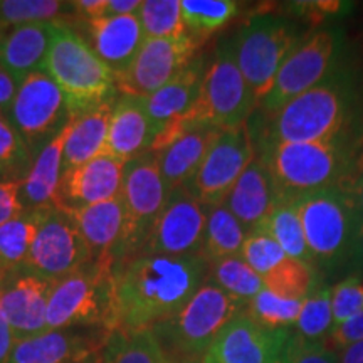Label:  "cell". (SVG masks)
Listing matches in <instances>:
<instances>
[{
    "instance_id": "cell-33",
    "label": "cell",
    "mask_w": 363,
    "mask_h": 363,
    "mask_svg": "<svg viewBox=\"0 0 363 363\" xmlns=\"http://www.w3.org/2000/svg\"><path fill=\"white\" fill-rule=\"evenodd\" d=\"M106 363H160L163 352L152 328L115 330L103 347Z\"/></svg>"
},
{
    "instance_id": "cell-23",
    "label": "cell",
    "mask_w": 363,
    "mask_h": 363,
    "mask_svg": "<svg viewBox=\"0 0 363 363\" xmlns=\"http://www.w3.org/2000/svg\"><path fill=\"white\" fill-rule=\"evenodd\" d=\"M155 142V130L145 110L143 98L120 94L113 104L104 153L128 163L145 155Z\"/></svg>"
},
{
    "instance_id": "cell-5",
    "label": "cell",
    "mask_w": 363,
    "mask_h": 363,
    "mask_svg": "<svg viewBox=\"0 0 363 363\" xmlns=\"http://www.w3.org/2000/svg\"><path fill=\"white\" fill-rule=\"evenodd\" d=\"M65 328L118 330L113 261H89L52 284L45 331Z\"/></svg>"
},
{
    "instance_id": "cell-37",
    "label": "cell",
    "mask_w": 363,
    "mask_h": 363,
    "mask_svg": "<svg viewBox=\"0 0 363 363\" xmlns=\"http://www.w3.org/2000/svg\"><path fill=\"white\" fill-rule=\"evenodd\" d=\"M264 289L286 299H305L320 283L316 267L288 257L262 278Z\"/></svg>"
},
{
    "instance_id": "cell-9",
    "label": "cell",
    "mask_w": 363,
    "mask_h": 363,
    "mask_svg": "<svg viewBox=\"0 0 363 363\" xmlns=\"http://www.w3.org/2000/svg\"><path fill=\"white\" fill-rule=\"evenodd\" d=\"M229 43L235 65L259 104L274 84L284 59L296 48L299 35L296 27L283 17L259 16L240 26Z\"/></svg>"
},
{
    "instance_id": "cell-34",
    "label": "cell",
    "mask_w": 363,
    "mask_h": 363,
    "mask_svg": "<svg viewBox=\"0 0 363 363\" xmlns=\"http://www.w3.org/2000/svg\"><path fill=\"white\" fill-rule=\"evenodd\" d=\"M207 283L216 284L222 291L246 305L264 289L261 276L240 256L225 257L208 264Z\"/></svg>"
},
{
    "instance_id": "cell-53",
    "label": "cell",
    "mask_w": 363,
    "mask_h": 363,
    "mask_svg": "<svg viewBox=\"0 0 363 363\" xmlns=\"http://www.w3.org/2000/svg\"><path fill=\"white\" fill-rule=\"evenodd\" d=\"M76 363H106L104 362V355H103V348H99L96 352H91L89 355H86L78 360Z\"/></svg>"
},
{
    "instance_id": "cell-41",
    "label": "cell",
    "mask_w": 363,
    "mask_h": 363,
    "mask_svg": "<svg viewBox=\"0 0 363 363\" xmlns=\"http://www.w3.org/2000/svg\"><path fill=\"white\" fill-rule=\"evenodd\" d=\"M34 163L29 148L7 118L0 115V180L22 182Z\"/></svg>"
},
{
    "instance_id": "cell-8",
    "label": "cell",
    "mask_w": 363,
    "mask_h": 363,
    "mask_svg": "<svg viewBox=\"0 0 363 363\" xmlns=\"http://www.w3.org/2000/svg\"><path fill=\"white\" fill-rule=\"evenodd\" d=\"M256 108L257 101L235 65L229 39H222L207 65L201 94L185 123L208 125L219 130L238 128L247 123Z\"/></svg>"
},
{
    "instance_id": "cell-4",
    "label": "cell",
    "mask_w": 363,
    "mask_h": 363,
    "mask_svg": "<svg viewBox=\"0 0 363 363\" xmlns=\"http://www.w3.org/2000/svg\"><path fill=\"white\" fill-rule=\"evenodd\" d=\"M44 72L62 91L72 118L120 96L115 72L65 21H57Z\"/></svg>"
},
{
    "instance_id": "cell-50",
    "label": "cell",
    "mask_w": 363,
    "mask_h": 363,
    "mask_svg": "<svg viewBox=\"0 0 363 363\" xmlns=\"http://www.w3.org/2000/svg\"><path fill=\"white\" fill-rule=\"evenodd\" d=\"M13 345H16V338H13L12 328L6 315H4L2 308H0V363H9Z\"/></svg>"
},
{
    "instance_id": "cell-48",
    "label": "cell",
    "mask_w": 363,
    "mask_h": 363,
    "mask_svg": "<svg viewBox=\"0 0 363 363\" xmlns=\"http://www.w3.org/2000/svg\"><path fill=\"white\" fill-rule=\"evenodd\" d=\"M340 189L345 190V194L350 197L357 214L360 216V219L363 222V170L358 169L350 179H347L342 185H340Z\"/></svg>"
},
{
    "instance_id": "cell-24",
    "label": "cell",
    "mask_w": 363,
    "mask_h": 363,
    "mask_svg": "<svg viewBox=\"0 0 363 363\" xmlns=\"http://www.w3.org/2000/svg\"><path fill=\"white\" fill-rule=\"evenodd\" d=\"M89 34V45L99 59L115 72L116 79L126 74L131 62L145 43V34L136 16L99 17L86 21Z\"/></svg>"
},
{
    "instance_id": "cell-31",
    "label": "cell",
    "mask_w": 363,
    "mask_h": 363,
    "mask_svg": "<svg viewBox=\"0 0 363 363\" xmlns=\"http://www.w3.org/2000/svg\"><path fill=\"white\" fill-rule=\"evenodd\" d=\"M246 238L247 230L230 214L224 203L208 208L201 256L208 264L225 259V257L240 256V249H242Z\"/></svg>"
},
{
    "instance_id": "cell-27",
    "label": "cell",
    "mask_w": 363,
    "mask_h": 363,
    "mask_svg": "<svg viewBox=\"0 0 363 363\" xmlns=\"http://www.w3.org/2000/svg\"><path fill=\"white\" fill-rule=\"evenodd\" d=\"M220 131L208 125L189 126L170 145L160 152H153L157 153L158 165L169 192L185 187L194 179Z\"/></svg>"
},
{
    "instance_id": "cell-11",
    "label": "cell",
    "mask_w": 363,
    "mask_h": 363,
    "mask_svg": "<svg viewBox=\"0 0 363 363\" xmlns=\"http://www.w3.org/2000/svg\"><path fill=\"white\" fill-rule=\"evenodd\" d=\"M6 118L34 158L72 120L65 94L44 71L22 81Z\"/></svg>"
},
{
    "instance_id": "cell-15",
    "label": "cell",
    "mask_w": 363,
    "mask_h": 363,
    "mask_svg": "<svg viewBox=\"0 0 363 363\" xmlns=\"http://www.w3.org/2000/svg\"><path fill=\"white\" fill-rule=\"evenodd\" d=\"M91 261L88 246L69 214L51 207L21 271L57 283Z\"/></svg>"
},
{
    "instance_id": "cell-45",
    "label": "cell",
    "mask_w": 363,
    "mask_h": 363,
    "mask_svg": "<svg viewBox=\"0 0 363 363\" xmlns=\"http://www.w3.org/2000/svg\"><path fill=\"white\" fill-rule=\"evenodd\" d=\"M358 342H363V311L348 318L343 323L333 325L326 345L331 350H345Z\"/></svg>"
},
{
    "instance_id": "cell-52",
    "label": "cell",
    "mask_w": 363,
    "mask_h": 363,
    "mask_svg": "<svg viewBox=\"0 0 363 363\" xmlns=\"http://www.w3.org/2000/svg\"><path fill=\"white\" fill-rule=\"evenodd\" d=\"M340 363H363V342H358L342 350Z\"/></svg>"
},
{
    "instance_id": "cell-55",
    "label": "cell",
    "mask_w": 363,
    "mask_h": 363,
    "mask_svg": "<svg viewBox=\"0 0 363 363\" xmlns=\"http://www.w3.org/2000/svg\"><path fill=\"white\" fill-rule=\"evenodd\" d=\"M160 363H172V362H170L169 358H167L165 355H163V357H162V360H160Z\"/></svg>"
},
{
    "instance_id": "cell-35",
    "label": "cell",
    "mask_w": 363,
    "mask_h": 363,
    "mask_svg": "<svg viewBox=\"0 0 363 363\" xmlns=\"http://www.w3.org/2000/svg\"><path fill=\"white\" fill-rule=\"evenodd\" d=\"M180 6L185 29L199 44L239 12V4L234 0H180Z\"/></svg>"
},
{
    "instance_id": "cell-29",
    "label": "cell",
    "mask_w": 363,
    "mask_h": 363,
    "mask_svg": "<svg viewBox=\"0 0 363 363\" xmlns=\"http://www.w3.org/2000/svg\"><path fill=\"white\" fill-rule=\"evenodd\" d=\"M115 101L99 104L83 115L72 118L62 155V174L103 155Z\"/></svg>"
},
{
    "instance_id": "cell-13",
    "label": "cell",
    "mask_w": 363,
    "mask_h": 363,
    "mask_svg": "<svg viewBox=\"0 0 363 363\" xmlns=\"http://www.w3.org/2000/svg\"><path fill=\"white\" fill-rule=\"evenodd\" d=\"M256 155L247 123L238 128L222 130L208 148L197 174L185 187L206 207L222 206Z\"/></svg>"
},
{
    "instance_id": "cell-20",
    "label": "cell",
    "mask_w": 363,
    "mask_h": 363,
    "mask_svg": "<svg viewBox=\"0 0 363 363\" xmlns=\"http://www.w3.org/2000/svg\"><path fill=\"white\" fill-rule=\"evenodd\" d=\"M126 163L106 153L62 174L59 189L61 208H83L120 197Z\"/></svg>"
},
{
    "instance_id": "cell-40",
    "label": "cell",
    "mask_w": 363,
    "mask_h": 363,
    "mask_svg": "<svg viewBox=\"0 0 363 363\" xmlns=\"http://www.w3.org/2000/svg\"><path fill=\"white\" fill-rule=\"evenodd\" d=\"M305 299H286L262 289L246 305V315L266 328L288 330L296 323Z\"/></svg>"
},
{
    "instance_id": "cell-51",
    "label": "cell",
    "mask_w": 363,
    "mask_h": 363,
    "mask_svg": "<svg viewBox=\"0 0 363 363\" xmlns=\"http://www.w3.org/2000/svg\"><path fill=\"white\" fill-rule=\"evenodd\" d=\"M142 7L140 0H108L106 12L104 16L118 17V16H136Z\"/></svg>"
},
{
    "instance_id": "cell-19",
    "label": "cell",
    "mask_w": 363,
    "mask_h": 363,
    "mask_svg": "<svg viewBox=\"0 0 363 363\" xmlns=\"http://www.w3.org/2000/svg\"><path fill=\"white\" fill-rule=\"evenodd\" d=\"M52 284L26 271L11 272L0 279V308L16 342L45 331L48 299Z\"/></svg>"
},
{
    "instance_id": "cell-39",
    "label": "cell",
    "mask_w": 363,
    "mask_h": 363,
    "mask_svg": "<svg viewBox=\"0 0 363 363\" xmlns=\"http://www.w3.org/2000/svg\"><path fill=\"white\" fill-rule=\"evenodd\" d=\"M145 39H174L187 35L180 0H147L138 11Z\"/></svg>"
},
{
    "instance_id": "cell-1",
    "label": "cell",
    "mask_w": 363,
    "mask_h": 363,
    "mask_svg": "<svg viewBox=\"0 0 363 363\" xmlns=\"http://www.w3.org/2000/svg\"><path fill=\"white\" fill-rule=\"evenodd\" d=\"M208 262L192 256H133L113 266L118 330L153 328L206 284Z\"/></svg>"
},
{
    "instance_id": "cell-28",
    "label": "cell",
    "mask_w": 363,
    "mask_h": 363,
    "mask_svg": "<svg viewBox=\"0 0 363 363\" xmlns=\"http://www.w3.org/2000/svg\"><path fill=\"white\" fill-rule=\"evenodd\" d=\"M69 130L71 123L34 158L29 174L21 182V202L24 208L57 207L62 179V155Z\"/></svg>"
},
{
    "instance_id": "cell-43",
    "label": "cell",
    "mask_w": 363,
    "mask_h": 363,
    "mask_svg": "<svg viewBox=\"0 0 363 363\" xmlns=\"http://www.w3.org/2000/svg\"><path fill=\"white\" fill-rule=\"evenodd\" d=\"M333 325L343 323L348 318L363 311V278L348 276L331 288Z\"/></svg>"
},
{
    "instance_id": "cell-49",
    "label": "cell",
    "mask_w": 363,
    "mask_h": 363,
    "mask_svg": "<svg viewBox=\"0 0 363 363\" xmlns=\"http://www.w3.org/2000/svg\"><path fill=\"white\" fill-rule=\"evenodd\" d=\"M108 0H76L71 2L74 9V16L79 17V21H94L99 17H104L106 12Z\"/></svg>"
},
{
    "instance_id": "cell-6",
    "label": "cell",
    "mask_w": 363,
    "mask_h": 363,
    "mask_svg": "<svg viewBox=\"0 0 363 363\" xmlns=\"http://www.w3.org/2000/svg\"><path fill=\"white\" fill-rule=\"evenodd\" d=\"M299 220L318 271L353 262L363 222L345 190L331 187L296 199Z\"/></svg>"
},
{
    "instance_id": "cell-21",
    "label": "cell",
    "mask_w": 363,
    "mask_h": 363,
    "mask_svg": "<svg viewBox=\"0 0 363 363\" xmlns=\"http://www.w3.org/2000/svg\"><path fill=\"white\" fill-rule=\"evenodd\" d=\"M110 331L103 328L51 330L13 345L9 363H76L104 347Z\"/></svg>"
},
{
    "instance_id": "cell-54",
    "label": "cell",
    "mask_w": 363,
    "mask_h": 363,
    "mask_svg": "<svg viewBox=\"0 0 363 363\" xmlns=\"http://www.w3.org/2000/svg\"><path fill=\"white\" fill-rule=\"evenodd\" d=\"M353 262L358 264L363 269V233L360 235V240H358V246L355 251V257H353Z\"/></svg>"
},
{
    "instance_id": "cell-57",
    "label": "cell",
    "mask_w": 363,
    "mask_h": 363,
    "mask_svg": "<svg viewBox=\"0 0 363 363\" xmlns=\"http://www.w3.org/2000/svg\"><path fill=\"white\" fill-rule=\"evenodd\" d=\"M278 363H281V360H279V362H278Z\"/></svg>"
},
{
    "instance_id": "cell-22",
    "label": "cell",
    "mask_w": 363,
    "mask_h": 363,
    "mask_svg": "<svg viewBox=\"0 0 363 363\" xmlns=\"http://www.w3.org/2000/svg\"><path fill=\"white\" fill-rule=\"evenodd\" d=\"M281 195L271 172L259 157L249 163L239 180L227 195L224 206L249 233L259 230L271 212L278 206Z\"/></svg>"
},
{
    "instance_id": "cell-46",
    "label": "cell",
    "mask_w": 363,
    "mask_h": 363,
    "mask_svg": "<svg viewBox=\"0 0 363 363\" xmlns=\"http://www.w3.org/2000/svg\"><path fill=\"white\" fill-rule=\"evenodd\" d=\"M24 211L26 208L21 202V182L0 180V225Z\"/></svg>"
},
{
    "instance_id": "cell-38",
    "label": "cell",
    "mask_w": 363,
    "mask_h": 363,
    "mask_svg": "<svg viewBox=\"0 0 363 363\" xmlns=\"http://www.w3.org/2000/svg\"><path fill=\"white\" fill-rule=\"evenodd\" d=\"M296 333L310 342H325L333 328V310H331V288L318 284L303 301L301 313L296 323Z\"/></svg>"
},
{
    "instance_id": "cell-17",
    "label": "cell",
    "mask_w": 363,
    "mask_h": 363,
    "mask_svg": "<svg viewBox=\"0 0 363 363\" xmlns=\"http://www.w3.org/2000/svg\"><path fill=\"white\" fill-rule=\"evenodd\" d=\"M206 69V56H195L174 79L143 98L145 110L155 130L153 145L157 148H163L177 135L189 128L185 120L201 94Z\"/></svg>"
},
{
    "instance_id": "cell-3",
    "label": "cell",
    "mask_w": 363,
    "mask_h": 363,
    "mask_svg": "<svg viewBox=\"0 0 363 363\" xmlns=\"http://www.w3.org/2000/svg\"><path fill=\"white\" fill-rule=\"evenodd\" d=\"M360 140L348 133L326 142L262 145L257 157L274 179L281 199H296L340 187L358 170Z\"/></svg>"
},
{
    "instance_id": "cell-42",
    "label": "cell",
    "mask_w": 363,
    "mask_h": 363,
    "mask_svg": "<svg viewBox=\"0 0 363 363\" xmlns=\"http://www.w3.org/2000/svg\"><path fill=\"white\" fill-rule=\"evenodd\" d=\"M240 257L252 267L261 278L276 269L281 262L288 259L283 249L264 230H252L247 234L244 246L240 249Z\"/></svg>"
},
{
    "instance_id": "cell-56",
    "label": "cell",
    "mask_w": 363,
    "mask_h": 363,
    "mask_svg": "<svg viewBox=\"0 0 363 363\" xmlns=\"http://www.w3.org/2000/svg\"><path fill=\"white\" fill-rule=\"evenodd\" d=\"M358 169H362V170H363V165H362V167H358Z\"/></svg>"
},
{
    "instance_id": "cell-18",
    "label": "cell",
    "mask_w": 363,
    "mask_h": 363,
    "mask_svg": "<svg viewBox=\"0 0 363 363\" xmlns=\"http://www.w3.org/2000/svg\"><path fill=\"white\" fill-rule=\"evenodd\" d=\"M289 335V330L266 328L242 311L219 331L202 363H278Z\"/></svg>"
},
{
    "instance_id": "cell-2",
    "label": "cell",
    "mask_w": 363,
    "mask_h": 363,
    "mask_svg": "<svg viewBox=\"0 0 363 363\" xmlns=\"http://www.w3.org/2000/svg\"><path fill=\"white\" fill-rule=\"evenodd\" d=\"M357 104L355 76L338 66L311 89L266 115L269 120L257 143H313L353 133Z\"/></svg>"
},
{
    "instance_id": "cell-10",
    "label": "cell",
    "mask_w": 363,
    "mask_h": 363,
    "mask_svg": "<svg viewBox=\"0 0 363 363\" xmlns=\"http://www.w3.org/2000/svg\"><path fill=\"white\" fill-rule=\"evenodd\" d=\"M169 195L157 153L148 152L126 163L120 194L125 208V233L115 264L140 252Z\"/></svg>"
},
{
    "instance_id": "cell-25",
    "label": "cell",
    "mask_w": 363,
    "mask_h": 363,
    "mask_svg": "<svg viewBox=\"0 0 363 363\" xmlns=\"http://www.w3.org/2000/svg\"><path fill=\"white\" fill-rule=\"evenodd\" d=\"M88 246L91 261H113L125 233V208L120 197L83 208H65Z\"/></svg>"
},
{
    "instance_id": "cell-32",
    "label": "cell",
    "mask_w": 363,
    "mask_h": 363,
    "mask_svg": "<svg viewBox=\"0 0 363 363\" xmlns=\"http://www.w3.org/2000/svg\"><path fill=\"white\" fill-rule=\"evenodd\" d=\"M259 230L269 234L279 244L286 256L315 267L311 252L308 249L305 233H303L301 220H299L296 201L281 199L274 211L271 212L269 219L266 220V224Z\"/></svg>"
},
{
    "instance_id": "cell-14",
    "label": "cell",
    "mask_w": 363,
    "mask_h": 363,
    "mask_svg": "<svg viewBox=\"0 0 363 363\" xmlns=\"http://www.w3.org/2000/svg\"><path fill=\"white\" fill-rule=\"evenodd\" d=\"M208 207L187 187L170 192L155 224L136 256H192L201 254Z\"/></svg>"
},
{
    "instance_id": "cell-47",
    "label": "cell",
    "mask_w": 363,
    "mask_h": 363,
    "mask_svg": "<svg viewBox=\"0 0 363 363\" xmlns=\"http://www.w3.org/2000/svg\"><path fill=\"white\" fill-rule=\"evenodd\" d=\"M21 81L16 79L6 67L0 65V115L6 116L16 98Z\"/></svg>"
},
{
    "instance_id": "cell-7",
    "label": "cell",
    "mask_w": 363,
    "mask_h": 363,
    "mask_svg": "<svg viewBox=\"0 0 363 363\" xmlns=\"http://www.w3.org/2000/svg\"><path fill=\"white\" fill-rule=\"evenodd\" d=\"M242 311H246V303L206 281L175 316L152 330L163 355L172 363H202L219 331Z\"/></svg>"
},
{
    "instance_id": "cell-16",
    "label": "cell",
    "mask_w": 363,
    "mask_h": 363,
    "mask_svg": "<svg viewBox=\"0 0 363 363\" xmlns=\"http://www.w3.org/2000/svg\"><path fill=\"white\" fill-rule=\"evenodd\" d=\"M199 45L190 34L174 39H145L130 69L118 79L120 94L140 98L153 94L192 61Z\"/></svg>"
},
{
    "instance_id": "cell-30",
    "label": "cell",
    "mask_w": 363,
    "mask_h": 363,
    "mask_svg": "<svg viewBox=\"0 0 363 363\" xmlns=\"http://www.w3.org/2000/svg\"><path fill=\"white\" fill-rule=\"evenodd\" d=\"M51 207L26 208L0 225V279L24 267L40 227Z\"/></svg>"
},
{
    "instance_id": "cell-44",
    "label": "cell",
    "mask_w": 363,
    "mask_h": 363,
    "mask_svg": "<svg viewBox=\"0 0 363 363\" xmlns=\"http://www.w3.org/2000/svg\"><path fill=\"white\" fill-rule=\"evenodd\" d=\"M281 363H340V357L325 342H310L298 333H291L281 355Z\"/></svg>"
},
{
    "instance_id": "cell-12",
    "label": "cell",
    "mask_w": 363,
    "mask_h": 363,
    "mask_svg": "<svg viewBox=\"0 0 363 363\" xmlns=\"http://www.w3.org/2000/svg\"><path fill=\"white\" fill-rule=\"evenodd\" d=\"M342 51L343 35L337 29H320L299 39L257 108L264 115H272L293 98L311 89L338 67Z\"/></svg>"
},
{
    "instance_id": "cell-36",
    "label": "cell",
    "mask_w": 363,
    "mask_h": 363,
    "mask_svg": "<svg viewBox=\"0 0 363 363\" xmlns=\"http://www.w3.org/2000/svg\"><path fill=\"white\" fill-rule=\"evenodd\" d=\"M74 16L71 2L57 0H0V33L9 27H19L34 22L66 21Z\"/></svg>"
},
{
    "instance_id": "cell-26",
    "label": "cell",
    "mask_w": 363,
    "mask_h": 363,
    "mask_svg": "<svg viewBox=\"0 0 363 363\" xmlns=\"http://www.w3.org/2000/svg\"><path fill=\"white\" fill-rule=\"evenodd\" d=\"M56 22H34L0 33V65L21 83L44 71V62L56 35Z\"/></svg>"
}]
</instances>
